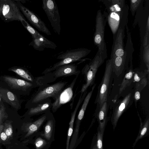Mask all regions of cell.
<instances>
[{
    "label": "cell",
    "instance_id": "12",
    "mask_svg": "<svg viewBox=\"0 0 149 149\" xmlns=\"http://www.w3.org/2000/svg\"><path fill=\"white\" fill-rule=\"evenodd\" d=\"M78 76H76L71 83L60 94L52 103L51 108L53 112H56L61 106L68 102L72 95V89Z\"/></svg>",
    "mask_w": 149,
    "mask_h": 149
},
{
    "label": "cell",
    "instance_id": "37",
    "mask_svg": "<svg viewBox=\"0 0 149 149\" xmlns=\"http://www.w3.org/2000/svg\"><path fill=\"white\" fill-rule=\"evenodd\" d=\"M92 149H96L95 145L93 146V148Z\"/></svg>",
    "mask_w": 149,
    "mask_h": 149
},
{
    "label": "cell",
    "instance_id": "1",
    "mask_svg": "<svg viewBox=\"0 0 149 149\" xmlns=\"http://www.w3.org/2000/svg\"><path fill=\"white\" fill-rule=\"evenodd\" d=\"M113 73L112 61L110 58L106 61L104 74L98 88L95 102V103L97 104V106L100 107L104 102L107 101Z\"/></svg>",
    "mask_w": 149,
    "mask_h": 149
},
{
    "label": "cell",
    "instance_id": "29",
    "mask_svg": "<svg viewBox=\"0 0 149 149\" xmlns=\"http://www.w3.org/2000/svg\"><path fill=\"white\" fill-rule=\"evenodd\" d=\"M103 134L101 133L98 127L97 129V134L95 146L96 149H103Z\"/></svg>",
    "mask_w": 149,
    "mask_h": 149
},
{
    "label": "cell",
    "instance_id": "33",
    "mask_svg": "<svg viewBox=\"0 0 149 149\" xmlns=\"http://www.w3.org/2000/svg\"><path fill=\"white\" fill-rule=\"evenodd\" d=\"M135 90L134 91V100L136 106L137 101L140 98V92L142 90L137 87H135Z\"/></svg>",
    "mask_w": 149,
    "mask_h": 149
},
{
    "label": "cell",
    "instance_id": "24",
    "mask_svg": "<svg viewBox=\"0 0 149 149\" xmlns=\"http://www.w3.org/2000/svg\"><path fill=\"white\" fill-rule=\"evenodd\" d=\"M149 129V118L148 116L143 123L141 124L139 133L133 144L134 147L138 141L146 136Z\"/></svg>",
    "mask_w": 149,
    "mask_h": 149
},
{
    "label": "cell",
    "instance_id": "2",
    "mask_svg": "<svg viewBox=\"0 0 149 149\" xmlns=\"http://www.w3.org/2000/svg\"><path fill=\"white\" fill-rule=\"evenodd\" d=\"M91 52V50L85 48L68 50L57 56V58L61 60L60 61L54 64L52 66L45 69L42 73L46 74L54 71L61 66L80 61L88 55Z\"/></svg>",
    "mask_w": 149,
    "mask_h": 149
},
{
    "label": "cell",
    "instance_id": "9",
    "mask_svg": "<svg viewBox=\"0 0 149 149\" xmlns=\"http://www.w3.org/2000/svg\"><path fill=\"white\" fill-rule=\"evenodd\" d=\"M2 14L6 19L21 21L24 19L20 12L16 3L10 0H0Z\"/></svg>",
    "mask_w": 149,
    "mask_h": 149
},
{
    "label": "cell",
    "instance_id": "34",
    "mask_svg": "<svg viewBox=\"0 0 149 149\" xmlns=\"http://www.w3.org/2000/svg\"><path fill=\"white\" fill-rule=\"evenodd\" d=\"M45 141L43 139L40 138H38L35 143L37 149H39L41 148L45 143Z\"/></svg>",
    "mask_w": 149,
    "mask_h": 149
},
{
    "label": "cell",
    "instance_id": "20",
    "mask_svg": "<svg viewBox=\"0 0 149 149\" xmlns=\"http://www.w3.org/2000/svg\"><path fill=\"white\" fill-rule=\"evenodd\" d=\"M129 66L126 69L127 72L120 85L119 89V95L127 86L133 82L134 71L133 69L132 63H131Z\"/></svg>",
    "mask_w": 149,
    "mask_h": 149
},
{
    "label": "cell",
    "instance_id": "28",
    "mask_svg": "<svg viewBox=\"0 0 149 149\" xmlns=\"http://www.w3.org/2000/svg\"><path fill=\"white\" fill-rule=\"evenodd\" d=\"M143 1L142 0H130V10L132 15L134 16L135 13Z\"/></svg>",
    "mask_w": 149,
    "mask_h": 149
},
{
    "label": "cell",
    "instance_id": "30",
    "mask_svg": "<svg viewBox=\"0 0 149 149\" xmlns=\"http://www.w3.org/2000/svg\"><path fill=\"white\" fill-rule=\"evenodd\" d=\"M3 130L7 135L8 139L12 137L13 136V132L11 123L9 122L5 123L4 126Z\"/></svg>",
    "mask_w": 149,
    "mask_h": 149
},
{
    "label": "cell",
    "instance_id": "36",
    "mask_svg": "<svg viewBox=\"0 0 149 149\" xmlns=\"http://www.w3.org/2000/svg\"><path fill=\"white\" fill-rule=\"evenodd\" d=\"M4 128V125L2 124L0 125V134Z\"/></svg>",
    "mask_w": 149,
    "mask_h": 149
},
{
    "label": "cell",
    "instance_id": "19",
    "mask_svg": "<svg viewBox=\"0 0 149 149\" xmlns=\"http://www.w3.org/2000/svg\"><path fill=\"white\" fill-rule=\"evenodd\" d=\"M37 104L36 106L31 108L28 111V114L34 115L49 112L52 107V103L49 98Z\"/></svg>",
    "mask_w": 149,
    "mask_h": 149
},
{
    "label": "cell",
    "instance_id": "18",
    "mask_svg": "<svg viewBox=\"0 0 149 149\" xmlns=\"http://www.w3.org/2000/svg\"><path fill=\"white\" fill-rule=\"evenodd\" d=\"M105 5L108 13L122 12L126 5L125 0H100Z\"/></svg>",
    "mask_w": 149,
    "mask_h": 149
},
{
    "label": "cell",
    "instance_id": "8",
    "mask_svg": "<svg viewBox=\"0 0 149 149\" xmlns=\"http://www.w3.org/2000/svg\"><path fill=\"white\" fill-rule=\"evenodd\" d=\"M133 101L134 91H131L114 106L111 118L113 130L121 116L131 106Z\"/></svg>",
    "mask_w": 149,
    "mask_h": 149
},
{
    "label": "cell",
    "instance_id": "11",
    "mask_svg": "<svg viewBox=\"0 0 149 149\" xmlns=\"http://www.w3.org/2000/svg\"><path fill=\"white\" fill-rule=\"evenodd\" d=\"M77 65L73 63L64 65L57 68L54 71L47 73V74L50 79H51L52 77L54 80L61 77L74 75L78 76L80 71L77 70Z\"/></svg>",
    "mask_w": 149,
    "mask_h": 149
},
{
    "label": "cell",
    "instance_id": "27",
    "mask_svg": "<svg viewBox=\"0 0 149 149\" xmlns=\"http://www.w3.org/2000/svg\"><path fill=\"white\" fill-rule=\"evenodd\" d=\"M53 125L54 122L52 120H49L47 121L45 125L44 136L48 140H49L52 136Z\"/></svg>",
    "mask_w": 149,
    "mask_h": 149
},
{
    "label": "cell",
    "instance_id": "16",
    "mask_svg": "<svg viewBox=\"0 0 149 149\" xmlns=\"http://www.w3.org/2000/svg\"><path fill=\"white\" fill-rule=\"evenodd\" d=\"M29 45L32 46L35 49L39 51H43L45 48L55 49L57 47L55 43L43 36L38 38H33L32 41Z\"/></svg>",
    "mask_w": 149,
    "mask_h": 149
},
{
    "label": "cell",
    "instance_id": "23",
    "mask_svg": "<svg viewBox=\"0 0 149 149\" xmlns=\"http://www.w3.org/2000/svg\"><path fill=\"white\" fill-rule=\"evenodd\" d=\"M47 112L34 122L30 124L28 128V132L25 137H26L37 131L47 118Z\"/></svg>",
    "mask_w": 149,
    "mask_h": 149
},
{
    "label": "cell",
    "instance_id": "38",
    "mask_svg": "<svg viewBox=\"0 0 149 149\" xmlns=\"http://www.w3.org/2000/svg\"><path fill=\"white\" fill-rule=\"evenodd\" d=\"M1 14H2V11L1 8L0 6V15Z\"/></svg>",
    "mask_w": 149,
    "mask_h": 149
},
{
    "label": "cell",
    "instance_id": "6",
    "mask_svg": "<svg viewBox=\"0 0 149 149\" xmlns=\"http://www.w3.org/2000/svg\"><path fill=\"white\" fill-rule=\"evenodd\" d=\"M68 83V81H61L38 90L32 99L31 103L37 105L50 97L56 100Z\"/></svg>",
    "mask_w": 149,
    "mask_h": 149
},
{
    "label": "cell",
    "instance_id": "13",
    "mask_svg": "<svg viewBox=\"0 0 149 149\" xmlns=\"http://www.w3.org/2000/svg\"><path fill=\"white\" fill-rule=\"evenodd\" d=\"M112 61L113 72L117 77L122 73L125 69L129 68L132 63L128 60L126 55L124 54L121 56L110 58Z\"/></svg>",
    "mask_w": 149,
    "mask_h": 149
},
{
    "label": "cell",
    "instance_id": "15",
    "mask_svg": "<svg viewBox=\"0 0 149 149\" xmlns=\"http://www.w3.org/2000/svg\"><path fill=\"white\" fill-rule=\"evenodd\" d=\"M109 106L107 101L104 102L100 107L97 106L95 113V118L99 124L98 127L101 133L103 134L107 122V115Z\"/></svg>",
    "mask_w": 149,
    "mask_h": 149
},
{
    "label": "cell",
    "instance_id": "26",
    "mask_svg": "<svg viewBox=\"0 0 149 149\" xmlns=\"http://www.w3.org/2000/svg\"><path fill=\"white\" fill-rule=\"evenodd\" d=\"M20 22L24 27L30 33L33 38H38L43 36L32 27L26 20L25 18Z\"/></svg>",
    "mask_w": 149,
    "mask_h": 149
},
{
    "label": "cell",
    "instance_id": "32",
    "mask_svg": "<svg viewBox=\"0 0 149 149\" xmlns=\"http://www.w3.org/2000/svg\"><path fill=\"white\" fill-rule=\"evenodd\" d=\"M144 50L143 59L147 70L149 71V44L145 47Z\"/></svg>",
    "mask_w": 149,
    "mask_h": 149
},
{
    "label": "cell",
    "instance_id": "22",
    "mask_svg": "<svg viewBox=\"0 0 149 149\" xmlns=\"http://www.w3.org/2000/svg\"><path fill=\"white\" fill-rule=\"evenodd\" d=\"M134 73L133 82L136 83L135 84L138 85L144 88L147 84V80L146 77L147 74L139 71L138 69L134 70Z\"/></svg>",
    "mask_w": 149,
    "mask_h": 149
},
{
    "label": "cell",
    "instance_id": "14",
    "mask_svg": "<svg viewBox=\"0 0 149 149\" xmlns=\"http://www.w3.org/2000/svg\"><path fill=\"white\" fill-rule=\"evenodd\" d=\"M4 81L12 89L26 91L34 86L33 83L7 76L3 77Z\"/></svg>",
    "mask_w": 149,
    "mask_h": 149
},
{
    "label": "cell",
    "instance_id": "5",
    "mask_svg": "<svg viewBox=\"0 0 149 149\" xmlns=\"http://www.w3.org/2000/svg\"><path fill=\"white\" fill-rule=\"evenodd\" d=\"M105 60L97 51L93 59L83 68L82 72L85 76L86 82L82 87L81 94H83L89 87L94 85L97 72Z\"/></svg>",
    "mask_w": 149,
    "mask_h": 149
},
{
    "label": "cell",
    "instance_id": "35",
    "mask_svg": "<svg viewBox=\"0 0 149 149\" xmlns=\"http://www.w3.org/2000/svg\"><path fill=\"white\" fill-rule=\"evenodd\" d=\"M0 137L1 139L3 141H5L8 138L7 135L3 130L0 134Z\"/></svg>",
    "mask_w": 149,
    "mask_h": 149
},
{
    "label": "cell",
    "instance_id": "17",
    "mask_svg": "<svg viewBox=\"0 0 149 149\" xmlns=\"http://www.w3.org/2000/svg\"><path fill=\"white\" fill-rule=\"evenodd\" d=\"M0 97L4 102L16 109H18L20 108V105L17 97L8 89L0 88Z\"/></svg>",
    "mask_w": 149,
    "mask_h": 149
},
{
    "label": "cell",
    "instance_id": "7",
    "mask_svg": "<svg viewBox=\"0 0 149 149\" xmlns=\"http://www.w3.org/2000/svg\"><path fill=\"white\" fill-rule=\"evenodd\" d=\"M42 8L54 32H61L60 17L57 5L54 0H42Z\"/></svg>",
    "mask_w": 149,
    "mask_h": 149
},
{
    "label": "cell",
    "instance_id": "3",
    "mask_svg": "<svg viewBox=\"0 0 149 149\" xmlns=\"http://www.w3.org/2000/svg\"><path fill=\"white\" fill-rule=\"evenodd\" d=\"M128 9H125L123 10L118 29L116 33L113 35V40L110 58L121 56L124 54L125 30L128 23Z\"/></svg>",
    "mask_w": 149,
    "mask_h": 149
},
{
    "label": "cell",
    "instance_id": "31",
    "mask_svg": "<svg viewBox=\"0 0 149 149\" xmlns=\"http://www.w3.org/2000/svg\"><path fill=\"white\" fill-rule=\"evenodd\" d=\"M8 117V115L6 111V108L3 104H1L0 107V125Z\"/></svg>",
    "mask_w": 149,
    "mask_h": 149
},
{
    "label": "cell",
    "instance_id": "10",
    "mask_svg": "<svg viewBox=\"0 0 149 149\" xmlns=\"http://www.w3.org/2000/svg\"><path fill=\"white\" fill-rule=\"evenodd\" d=\"M17 4L24 15L29 22L39 31L48 36L51 35V33L46 26L44 22L36 14L23 6L20 2Z\"/></svg>",
    "mask_w": 149,
    "mask_h": 149
},
{
    "label": "cell",
    "instance_id": "39",
    "mask_svg": "<svg viewBox=\"0 0 149 149\" xmlns=\"http://www.w3.org/2000/svg\"><path fill=\"white\" fill-rule=\"evenodd\" d=\"M1 97H0V101H1Z\"/></svg>",
    "mask_w": 149,
    "mask_h": 149
},
{
    "label": "cell",
    "instance_id": "25",
    "mask_svg": "<svg viewBox=\"0 0 149 149\" xmlns=\"http://www.w3.org/2000/svg\"><path fill=\"white\" fill-rule=\"evenodd\" d=\"M10 70L13 71L17 74L19 76L22 77L26 80L30 81L31 83L35 82L38 86L37 81V78L35 79L31 75L24 70L20 68H12L10 69Z\"/></svg>",
    "mask_w": 149,
    "mask_h": 149
},
{
    "label": "cell",
    "instance_id": "4",
    "mask_svg": "<svg viewBox=\"0 0 149 149\" xmlns=\"http://www.w3.org/2000/svg\"><path fill=\"white\" fill-rule=\"evenodd\" d=\"M106 19H105L104 15L102 14L101 10H98L96 17L95 30L93 40L94 44L98 48V51L105 59L107 57V49L104 38Z\"/></svg>",
    "mask_w": 149,
    "mask_h": 149
},
{
    "label": "cell",
    "instance_id": "21",
    "mask_svg": "<svg viewBox=\"0 0 149 149\" xmlns=\"http://www.w3.org/2000/svg\"><path fill=\"white\" fill-rule=\"evenodd\" d=\"M96 86V84H94L91 90L86 95L83 100V102L79 113L77 119V126H79L81 120L83 119L86 108L91 97L93 91Z\"/></svg>",
    "mask_w": 149,
    "mask_h": 149
}]
</instances>
